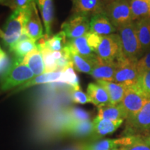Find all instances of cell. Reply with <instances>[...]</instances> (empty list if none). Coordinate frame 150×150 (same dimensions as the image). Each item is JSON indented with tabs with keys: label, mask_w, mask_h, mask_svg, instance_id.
I'll return each mask as SVG.
<instances>
[{
	"label": "cell",
	"mask_w": 150,
	"mask_h": 150,
	"mask_svg": "<svg viewBox=\"0 0 150 150\" xmlns=\"http://www.w3.org/2000/svg\"><path fill=\"white\" fill-rule=\"evenodd\" d=\"M71 53V59L73 63V67L74 70L79 72L91 74L92 70L96 65L98 56L97 55L94 58H86L79 55L77 54Z\"/></svg>",
	"instance_id": "27"
},
{
	"label": "cell",
	"mask_w": 150,
	"mask_h": 150,
	"mask_svg": "<svg viewBox=\"0 0 150 150\" xmlns=\"http://www.w3.org/2000/svg\"><path fill=\"white\" fill-rule=\"evenodd\" d=\"M62 132L67 136L76 138L92 137L93 134V124L91 120L67 121L62 126Z\"/></svg>",
	"instance_id": "11"
},
{
	"label": "cell",
	"mask_w": 150,
	"mask_h": 150,
	"mask_svg": "<svg viewBox=\"0 0 150 150\" xmlns=\"http://www.w3.org/2000/svg\"><path fill=\"white\" fill-rule=\"evenodd\" d=\"M134 86L147 100H150V70L141 73Z\"/></svg>",
	"instance_id": "31"
},
{
	"label": "cell",
	"mask_w": 150,
	"mask_h": 150,
	"mask_svg": "<svg viewBox=\"0 0 150 150\" xmlns=\"http://www.w3.org/2000/svg\"><path fill=\"white\" fill-rule=\"evenodd\" d=\"M86 37H87V40L88 43L90 47L92 49V50L95 52L96 51V50L98 47L99 43L102 40V35H99L97 33L89 32L86 34Z\"/></svg>",
	"instance_id": "37"
},
{
	"label": "cell",
	"mask_w": 150,
	"mask_h": 150,
	"mask_svg": "<svg viewBox=\"0 0 150 150\" xmlns=\"http://www.w3.org/2000/svg\"><path fill=\"white\" fill-rule=\"evenodd\" d=\"M104 2V13L117 29L134 22L129 0H109Z\"/></svg>",
	"instance_id": "4"
},
{
	"label": "cell",
	"mask_w": 150,
	"mask_h": 150,
	"mask_svg": "<svg viewBox=\"0 0 150 150\" xmlns=\"http://www.w3.org/2000/svg\"><path fill=\"white\" fill-rule=\"evenodd\" d=\"M67 118L72 121H86L90 120L91 115L88 111L78 107L69 108L66 111Z\"/></svg>",
	"instance_id": "33"
},
{
	"label": "cell",
	"mask_w": 150,
	"mask_h": 150,
	"mask_svg": "<svg viewBox=\"0 0 150 150\" xmlns=\"http://www.w3.org/2000/svg\"><path fill=\"white\" fill-rule=\"evenodd\" d=\"M97 83L104 87L108 93L110 104H118L122 100L128 86L122 83H115L108 81L98 80Z\"/></svg>",
	"instance_id": "18"
},
{
	"label": "cell",
	"mask_w": 150,
	"mask_h": 150,
	"mask_svg": "<svg viewBox=\"0 0 150 150\" xmlns=\"http://www.w3.org/2000/svg\"><path fill=\"white\" fill-rule=\"evenodd\" d=\"M71 14H84L92 17L104 12V0H71Z\"/></svg>",
	"instance_id": "12"
},
{
	"label": "cell",
	"mask_w": 150,
	"mask_h": 150,
	"mask_svg": "<svg viewBox=\"0 0 150 150\" xmlns=\"http://www.w3.org/2000/svg\"><path fill=\"white\" fill-rule=\"evenodd\" d=\"M22 63L29 67L35 76L45 73V65L42 55L38 48H36L28 54L22 60Z\"/></svg>",
	"instance_id": "24"
},
{
	"label": "cell",
	"mask_w": 150,
	"mask_h": 150,
	"mask_svg": "<svg viewBox=\"0 0 150 150\" xmlns=\"http://www.w3.org/2000/svg\"><path fill=\"white\" fill-rule=\"evenodd\" d=\"M116 67H117L116 61L106 62L98 57L96 65H95L90 74L95 79H96V81L104 80L113 81Z\"/></svg>",
	"instance_id": "14"
},
{
	"label": "cell",
	"mask_w": 150,
	"mask_h": 150,
	"mask_svg": "<svg viewBox=\"0 0 150 150\" xmlns=\"http://www.w3.org/2000/svg\"><path fill=\"white\" fill-rule=\"evenodd\" d=\"M137 61L125 57L117 60L113 82L125 84L128 87L135 85L140 74L137 67Z\"/></svg>",
	"instance_id": "7"
},
{
	"label": "cell",
	"mask_w": 150,
	"mask_h": 150,
	"mask_svg": "<svg viewBox=\"0 0 150 150\" xmlns=\"http://www.w3.org/2000/svg\"><path fill=\"white\" fill-rule=\"evenodd\" d=\"M147 101V99L132 86H129L120 104L126 112L127 118H129L139 112Z\"/></svg>",
	"instance_id": "10"
},
{
	"label": "cell",
	"mask_w": 150,
	"mask_h": 150,
	"mask_svg": "<svg viewBox=\"0 0 150 150\" xmlns=\"http://www.w3.org/2000/svg\"><path fill=\"white\" fill-rule=\"evenodd\" d=\"M38 8L40 11L44 24L45 35L50 37L52 35V26L54 20L53 0H35Z\"/></svg>",
	"instance_id": "19"
},
{
	"label": "cell",
	"mask_w": 150,
	"mask_h": 150,
	"mask_svg": "<svg viewBox=\"0 0 150 150\" xmlns=\"http://www.w3.org/2000/svg\"><path fill=\"white\" fill-rule=\"evenodd\" d=\"M145 140H146V141H147L148 143L150 145V136H147V137H145Z\"/></svg>",
	"instance_id": "41"
},
{
	"label": "cell",
	"mask_w": 150,
	"mask_h": 150,
	"mask_svg": "<svg viewBox=\"0 0 150 150\" xmlns=\"http://www.w3.org/2000/svg\"><path fill=\"white\" fill-rule=\"evenodd\" d=\"M26 15L27 11L14 10L7 19L3 30L1 29L0 39L10 53L23 34Z\"/></svg>",
	"instance_id": "2"
},
{
	"label": "cell",
	"mask_w": 150,
	"mask_h": 150,
	"mask_svg": "<svg viewBox=\"0 0 150 150\" xmlns=\"http://www.w3.org/2000/svg\"><path fill=\"white\" fill-rule=\"evenodd\" d=\"M120 150H150V145L142 136H127Z\"/></svg>",
	"instance_id": "29"
},
{
	"label": "cell",
	"mask_w": 150,
	"mask_h": 150,
	"mask_svg": "<svg viewBox=\"0 0 150 150\" xmlns=\"http://www.w3.org/2000/svg\"><path fill=\"white\" fill-rule=\"evenodd\" d=\"M117 33L120 38L124 57L134 61L140 59L143 53L137 35L134 21L119 28Z\"/></svg>",
	"instance_id": "3"
},
{
	"label": "cell",
	"mask_w": 150,
	"mask_h": 150,
	"mask_svg": "<svg viewBox=\"0 0 150 150\" xmlns=\"http://www.w3.org/2000/svg\"><path fill=\"white\" fill-rule=\"evenodd\" d=\"M123 122V120L112 121L96 117L93 121V134L92 137L99 138L106 135L111 134L121 126Z\"/></svg>",
	"instance_id": "15"
},
{
	"label": "cell",
	"mask_w": 150,
	"mask_h": 150,
	"mask_svg": "<svg viewBox=\"0 0 150 150\" xmlns=\"http://www.w3.org/2000/svg\"><path fill=\"white\" fill-rule=\"evenodd\" d=\"M22 61V60L13 57L11 65L0 77V91L6 92L15 88L34 77L32 71Z\"/></svg>",
	"instance_id": "1"
},
{
	"label": "cell",
	"mask_w": 150,
	"mask_h": 150,
	"mask_svg": "<svg viewBox=\"0 0 150 150\" xmlns=\"http://www.w3.org/2000/svg\"><path fill=\"white\" fill-rule=\"evenodd\" d=\"M136 33L143 54L150 50V18L134 21Z\"/></svg>",
	"instance_id": "22"
},
{
	"label": "cell",
	"mask_w": 150,
	"mask_h": 150,
	"mask_svg": "<svg viewBox=\"0 0 150 150\" xmlns=\"http://www.w3.org/2000/svg\"><path fill=\"white\" fill-rule=\"evenodd\" d=\"M133 20L150 18V0H129Z\"/></svg>",
	"instance_id": "28"
},
{
	"label": "cell",
	"mask_w": 150,
	"mask_h": 150,
	"mask_svg": "<svg viewBox=\"0 0 150 150\" xmlns=\"http://www.w3.org/2000/svg\"><path fill=\"white\" fill-rule=\"evenodd\" d=\"M63 150H80V149H79V145H77V146H74V147L67 148V149H65Z\"/></svg>",
	"instance_id": "40"
},
{
	"label": "cell",
	"mask_w": 150,
	"mask_h": 150,
	"mask_svg": "<svg viewBox=\"0 0 150 150\" xmlns=\"http://www.w3.org/2000/svg\"><path fill=\"white\" fill-rule=\"evenodd\" d=\"M104 1H109V0H104Z\"/></svg>",
	"instance_id": "43"
},
{
	"label": "cell",
	"mask_w": 150,
	"mask_h": 150,
	"mask_svg": "<svg viewBox=\"0 0 150 150\" xmlns=\"http://www.w3.org/2000/svg\"><path fill=\"white\" fill-rule=\"evenodd\" d=\"M150 132V100H148L139 112L127 119L124 134L125 136H143Z\"/></svg>",
	"instance_id": "5"
},
{
	"label": "cell",
	"mask_w": 150,
	"mask_h": 150,
	"mask_svg": "<svg viewBox=\"0 0 150 150\" xmlns=\"http://www.w3.org/2000/svg\"><path fill=\"white\" fill-rule=\"evenodd\" d=\"M0 5L9 7L10 8L13 9V11H14L16 8L15 0H0Z\"/></svg>",
	"instance_id": "39"
},
{
	"label": "cell",
	"mask_w": 150,
	"mask_h": 150,
	"mask_svg": "<svg viewBox=\"0 0 150 150\" xmlns=\"http://www.w3.org/2000/svg\"><path fill=\"white\" fill-rule=\"evenodd\" d=\"M63 72V83H66L72 88H80L79 79L75 72L74 67H69L62 71Z\"/></svg>",
	"instance_id": "32"
},
{
	"label": "cell",
	"mask_w": 150,
	"mask_h": 150,
	"mask_svg": "<svg viewBox=\"0 0 150 150\" xmlns=\"http://www.w3.org/2000/svg\"><path fill=\"white\" fill-rule=\"evenodd\" d=\"M42 55L45 65V73L60 72L57 65V59L61 56V51L52 52L46 48L39 50Z\"/></svg>",
	"instance_id": "30"
},
{
	"label": "cell",
	"mask_w": 150,
	"mask_h": 150,
	"mask_svg": "<svg viewBox=\"0 0 150 150\" xmlns=\"http://www.w3.org/2000/svg\"><path fill=\"white\" fill-rule=\"evenodd\" d=\"M112 150H120V149H119V148H114V149Z\"/></svg>",
	"instance_id": "42"
},
{
	"label": "cell",
	"mask_w": 150,
	"mask_h": 150,
	"mask_svg": "<svg viewBox=\"0 0 150 150\" xmlns=\"http://www.w3.org/2000/svg\"><path fill=\"white\" fill-rule=\"evenodd\" d=\"M87 94L91 99V103L97 107L110 104L108 93L104 87L97 82L88 84L87 88Z\"/></svg>",
	"instance_id": "23"
},
{
	"label": "cell",
	"mask_w": 150,
	"mask_h": 150,
	"mask_svg": "<svg viewBox=\"0 0 150 150\" xmlns=\"http://www.w3.org/2000/svg\"><path fill=\"white\" fill-rule=\"evenodd\" d=\"M137 67L140 74L150 70V50L143 54L137 61Z\"/></svg>",
	"instance_id": "35"
},
{
	"label": "cell",
	"mask_w": 150,
	"mask_h": 150,
	"mask_svg": "<svg viewBox=\"0 0 150 150\" xmlns=\"http://www.w3.org/2000/svg\"><path fill=\"white\" fill-rule=\"evenodd\" d=\"M36 48H38L36 42L31 40L23 33L18 42L14 46L11 54H13L15 58L23 60L28 54Z\"/></svg>",
	"instance_id": "26"
},
{
	"label": "cell",
	"mask_w": 150,
	"mask_h": 150,
	"mask_svg": "<svg viewBox=\"0 0 150 150\" xmlns=\"http://www.w3.org/2000/svg\"><path fill=\"white\" fill-rule=\"evenodd\" d=\"M71 99L76 104H85L91 103V99L88 94H86L80 88H72L71 90Z\"/></svg>",
	"instance_id": "34"
},
{
	"label": "cell",
	"mask_w": 150,
	"mask_h": 150,
	"mask_svg": "<svg viewBox=\"0 0 150 150\" xmlns=\"http://www.w3.org/2000/svg\"><path fill=\"white\" fill-rule=\"evenodd\" d=\"M15 10L27 11L33 4H35V0H15Z\"/></svg>",
	"instance_id": "38"
},
{
	"label": "cell",
	"mask_w": 150,
	"mask_h": 150,
	"mask_svg": "<svg viewBox=\"0 0 150 150\" xmlns=\"http://www.w3.org/2000/svg\"><path fill=\"white\" fill-rule=\"evenodd\" d=\"M116 31H117V29L114 27L104 12L94 15L91 18L90 32L104 36L113 34Z\"/></svg>",
	"instance_id": "13"
},
{
	"label": "cell",
	"mask_w": 150,
	"mask_h": 150,
	"mask_svg": "<svg viewBox=\"0 0 150 150\" xmlns=\"http://www.w3.org/2000/svg\"><path fill=\"white\" fill-rule=\"evenodd\" d=\"M1 32V29H0ZM11 59H9L8 54H6L0 45V74H2L4 72L7 70L11 64Z\"/></svg>",
	"instance_id": "36"
},
{
	"label": "cell",
	"mask_w": 150,
	"mask_h": 150,
	"mask_svg": "<svg viewBox=\"0 0 150 150\" xmlns=\"http://www.w3.org/2000/svg\"><path fill=\"white\" fill-rule=\"evenodd\" d=\"M95 54L99 59L106 62L117 61L123 58L121 41L118 33L102 36Z\"/></svg>",
	"instance_id": "6"
},
{
	"label": "cell",
	"mask_w": 150,
	"mask_h": 150,
	"mask_svg": "<svg viewBox=\"0 0 150 150\" xmlns=\"http://www.w3.org/2000/svg\"><path fill=\"white\" fill-rule=\"evenodd\" d=\"M125 142V138L119 139H104L95 140L88 143L79 145L80 150H112L118 148Z\"/></svg>",
	"instance_id": "25"
},
{
	"label": "cell",
	"mask_w": 150,
	"mask_h": 150,
	"mask_svg": "<svg viewBox=\"0 0 150 150\" xmlns=\"http://www.w3.org/2000/svg\"><path fill=\"white\" fill-rule=\"evenodd\" d=\"M23 33L35 42H37L45 36L36 4H33L27 11Z\"/></svg>",
	"instance_id": "9"
},
{
	"label": "cell",
	"mask_w": 150,
	"mask_h": 150,
	"mask_svg": "<svg viewBox=\"0 0 150 150\" xmlns=\"http://www.w3.org/2000/svg\"><path fill=\"white\" fill-rule=\"evenodd\" d=\"M67 37L63 31L50 37L45 36L38 40L36 45L38 50L46 48L52 52H60L63 50L66 45Z\"/></svg>",
	"instance_id": "16"
},
{
	"label": "cell",
	"mask_w": 150,
	"mask_h": 150,
	"mask_svg": "<svg viewBox=\"0 0 150 150\" xmlns=\"http://www.w3.org/2000/svg\"><path fill=\"white\" fill-rule=\"evenodd\" d=\"M91 18L84 14H71L70 18L62 24L61 31L68 39L83 36L90 31Z\"/></svg>",
	"instance_id": "8"
},
{
	"label": "cell",
	"mask_w": 150,
	"mask_h": 150,
	"mask_svg": "<svg viewBox=\"0 0 150 150\" xmlns=\"http://www.w3.org/2000/svg\"><path fill=\"white\" fill-rule=\"evenodd\" d=\"M97 116L102 119L110 120L112 121H120L127 119V115L120 104H107L97 107Z\"/></svg>",
	"instance_id": "21"
},
{
	"label": "cell",
	"mask_w": 150,
	"mask_h": 150,
	"mask_svg": "<svg viewBox=\"0 0 150 150\" xmlns=\"http://www.w3.org/2000/svg\"><path fill=\"white\" fill-rule=\"evenodd\" d=\"M54 82H61V83H63V72H62V71L44 73V74L39 75V76H34L33 79L28 81L27 82L18 86L13 93H17L27 88H29L30 87H32V86L40 85V84L54 83Z\"/></svg>",
	"instance_id": "17"
},
{
	"label": "cell",
	"mask_w": 150,
	"mask_h": 150,
	"mask_svg": "<svg viewBox=\"0 0 150 150\" xmlns=\"http://www.w3.org/2000/svg\"><path fill=\"white\" fill-rule=\"evenodd\" d=\"M65 46L72 53L77 54L83 57L94 58L97 56L90 47L86 35L76 38L68 39Z\"/></svg>",
	"instance_id": "20"
}]
</instances>
